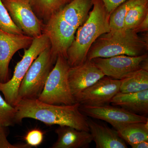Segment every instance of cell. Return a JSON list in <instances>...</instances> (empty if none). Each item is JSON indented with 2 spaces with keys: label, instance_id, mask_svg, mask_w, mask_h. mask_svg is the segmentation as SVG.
Returning a JSON list of instances; mask_svg holds the SVG:
<instances>
[{
  "label": "cell",
  "instance_id": "obj_1",
  "mask_svg": "<svg viewBox=\"0 0 148 148\" xmlns=\"http://www.w3.org/2000/svg\"><path fill=\"white\" fill-rule=\"evenodd\" d=\"M92 6V0H73L43 24L42 34L49 39L55 63L59 56L67 59L77 30L87 19Z\"/></svg>",
  "mask_w": 148,
  "mask_h": 148
},
{
  "label": "cell",
  "instance_id": "obj_2",
  "mask_svg": "<svg viewBox=\"0 0 148 148\" xmlns=\"http://www.w3.org/2000/svg\"><path fill=\"white\" fill-rule=\"evenodd\" d=\"M80 106L77 102L71 105H53L38 99H22L14 106L17 110L16 123L24 119L31 118L47 125H67L89 132L87 118L80 110Z\"/></svg>",
  "mask_w": 148,
  "mask_h": 148
},
{
  "label": "cell",
  "instance_id": "obj_3",
  "mask_svg": "<svg viewBox=\"0 0 148 148\" xmlns=\"http://www.w3.org/2000/svg\"><path fill=\"white\" fill-rule=\"evenodd\" d=\"M110 16L101 0H92V10L87 19L77 30L67 51V59L70 67L86 61L88 53L94 42L110 31Z\"/></svg>",
  "mask_w": 148,
  "mask_h": 148
},
{
  "label": "cell",
  "instance_id": "obj_4",
  "mask_svg": "<svg viewBox=\"0 0 148 148\" xmlns=\"http://www.w3.org/2000/svg\"><path fill=\"white\" fill-rule=\"evenodd\" d=\"M148 49L147 36H140L135 29L123 28L100 36L89 49L87 59L121 55L138 56L147 53Z\"/></svg>",
  "mask_w": 148,
  "mask_h": 148
},
{
  "label": "cell",
  "instance_id": "obj_5",
  "mask_svg": "<svg viewBox=\"0 0 148 148\" xmlns=\"http://www.w3.org/2000/svg\"><path fill=\"white\" fill-rule=\"evenodd\" d=\"M70 67L66 58L61 56H58L38 98L40 101L53 105H71L76 103L68 80Z\"/></svg>",
  "mask_w": 148,
  "mask_h": 148
},
{
  "label": "cell",
  "instance_id": "obj_6",
  "mask_svg": "<svg viewBox=\"0 0 148 148\" xmlns=\"http://www.w3.org/2000/svg\"><path fill=\"white\" fill-rule=\"evenodd\" d=\"M55 63L50 45L38 56L27 71L18 88L17 101L38 98Z\"/></svg>",
  "mask_w": 148,
  "mask_h": 148
},
{
  "label": "cell",
  "instance_id": "obj_7",
  "mask_svg": "<svg viewBox=\"0 0 148 148\" xmlns=\"http://www.w3.org/2000/svg\"><path fill=\"white\" fill-rule=\"evenodd\" d=\"M50 45L49 39L45 34L34 38L31 46L24 49V55L15 66L11 78L7 82H0V92L12 106L14 107L17 103L19 86L29 68L38 56Z\"/></svg>",
  "mask_w": 148,
  "mask_h": 148
},
{
  "label": "cell",
  "instance_id": "obj_8",
  "mask_svg": "<svg viewBox=\"0 0 148 148\" xmlns=\"http://www.w3.org/2000/svg\"><path fill=\"white\" fill-rule=\"evenodd\" d=\"M148 54L138 56L121 55L90 60L106 76L121 80L141 69L148 70Z\"/></svg>",
  "mask_w": 148,
  "mask_h": 148
},
{
  "label": "cell",
  "instance_id": "obj_9",
  "mask_svg": "<svg viewBox=\"0 0 148 148\" xmlns=\"http://www.w3.org/2000/svg\"><path fill=\"white\" fill-rule=\"evenodd\" d=\"M14 24L24 34L36 38L42 34L43 23L26 0H2Z\"/></svg>",
  "mask_w": 148,
  "mask_h": 148
},
{
  "label": "cell",
  "instance_id": "obj_10",
  "mask_svg": "<svg viewBox=\"0 0 148 148\" xmlns=\"http://www.w3.org/2000/svg\"><path fill=\"white\" fill-rule=\"evenodd\" d=\"M79 110L86 116L102 120L116 129L122 125L136 122H147V116L132 113L116 106H90L80 105Z\"/></svg>",
  "mask_w": 148,
  "mask_h": 148
},
{
  "label": "cell",
  "instance_id": "obj_11",
  "mask_svg": "<svg viewBox=\"0 0 148 148\" xmlns=\"http://www.w3.org/2000/svg\"><path fill=\"white\" fill-rule=\"evenodd\" d=\"M120 80L104 76L75 96L80 105L101 106L109 105L112 98L119 92Z\"/></svg>",
  "mask_w": 148,
  "mask_h": 148
},
{
  "label": "cell",
  "instance_id": "obj_12",
  "mask_svg": "<svg viewBox=\"0 0 148 148\" xmlns=\"http://www.w3.org/2000/svg\"><path fill=\"white\" fill-rule=\"evenodd\" d=\"M34 38L25 34H14L0 29V82L10 79L9 65L12 58L20 49L28 48Z\"/></svg>",
  "mask_w": 148,
  "mask_h": 148
},
{
  "label": "cell",
  "instance_id": "obj_13",
  "mask_svg": "<svg viewBox=\"0 0 148 148\" xmlns=\"http://www.w3.org/2000/svg\"><path fill=\"white\" fill-rule=\"evenodd\" d=\"M105 76L101 69L91 61L86 60L82 64L70 67L68 80L74 98L77 95Z\"/></svg>",
  "mask_w": 148,
  "mask_h": 148
},
{
  "label": "cell",
  "instance_id": "obj_14",
  "mask_svg": "<svg viewBox=\"0 0 148 148\" xmlns=\"http://www.w3.org/2000/svg\"><path fill=\"white\" fill-rule=\"evenodd\" d=\"M55 132L57 139L52 148H88L93 141L90 132L67 125L59 126Z\"/></svg>",
  "mask_w": 148,
  "mask_h": 148
},
{
  "label": "cell",
  "instance_id": "obj_15",
  "mask_svg": "<svg viewBox=\"0 0 148 148\" xmlns=\"http://www.w3.org/2000/svg\"><path fill=\"white\" fill-rule=\"evenodd\" d=\"M89 132L92 135L96 148H127L126 143L116 130L111 129L92 119H87Z\"/></svg>",
  "mask_w": 148,
  "mask_h": 148
},
{
  "label": "cell",
  "instance_id": "obj_16",
  "mask_svg": "<svg viewBox=\"0 0 148 148\" xmlns=\"http://www.w3.org/2000/svg\"><path fill=\"white\" fill-rule=\"evenodd\" d=\"M118 106L136 114L147 116L148 114V89L134 92H119L111 101Z\"/></svg>",
  "mask_w": 148,
  "mask_h": 148
},
{
  "label": "cell",
  "instance_id": "obj_17",
  "mask_svg": "<svg viewBox=\"0 0 148 148\" xmlns=\"http://www.w3.org/2000/svg\"><path fill=\"white\" fill-rule=\"evenodd\" d=\"M34 12L44 24L54 14L73 0H26Z\"/></svg>",
  "mask_w": 148,
  "mask_h": 148
},
{
  "label": "cell",
  "instance_id": "obj_18",
  "mask_svg": "<svg viewBox=\"0 0 148 148\" xmlns=\"http://www.w3.org/2000/svg\"><path fill=\"white\" fill-rule=\"evenodd\" d=\"M115 130L120 137L130 146L148 140V121L129 123Z\"/></svg>",
  "mask_w": 148,
  "mask_h": 148
},
{
  "label": "cell",
  "instance_id": "obj_19",
  "mask_svg": "<svg viewBox=\"0 0 148 148\" xmlns=\"http://www.w3.org/2000/svg\"><path fill=\"white\" fill-rule=\"evenodd\" d=\"M148 89V70L141 69L120 80L119 92H134Z\"/></svg>",
  "mask_w": 148,
  "mask_h": 148
},
{
  "label": "cell",
  "instance_id": "obj_20",
  "mask_svg": "<svg viewBox=\"0 0 148 148\" xmlns=\"http://www.w3.org/2000/svg\"><path fill=\"white\" fill-rule=\"evenodd\" d=\"M147 14L148 0H138L126 14L123 28L136 29Z\"/></svg>",
  "mask_w": 148,
  "mask_h": 148
},
{
  "label": "cell",
  "instance_id": "obj_21",
  "mask_svg": "<svg viewBox=\"0 0 148 148\" xmlns=\"http://www.w3.org/2000/svg\"><path fill=\"white\" fill-rule=\"evenodd\" d=\"M138 0H126L110 14L109 24L110 31L124 28L125 18L130 8Z\"/></svg>",
  "mask_w": 148,
  "mask_h": 148
},
{
  "label": "cell",
  "instance_id": "obj_22",
  "mask_svg": "<svg viewBox=\"0 0 148 148\" xmlns=\"http://www.w3.org/2000/svg\"><path fill=\"white\" fill-rule=\"evenodd\" d=\"M17 110L0 94V127H8L16 123Z\"/></svg>",
  "mask_w": 148,
  "mask_h": 148
},
{
  "label": "cell",
  "instance_id": "obj_23",
  "mask_svg": "<svg viewBox=\"0 0 148 148\" xmlns=\"http://www.w3.org/2000/svg\"><path fill=\"white\" fill-rule=\"evenodd\" d=\"M0 29L10 34H24L14 23L2 0H0Z\"/></svg>",
  "mask_w": 148,
  "mask_h": 148
},
{
  "label": "cell",
  "instance_id": "obj_24",
  "mask_svg": "<svg viewBox=\"0 0 148 148\" xmlns=\"http://www.w3.org/2000/svg\"><path fill=\"white\" fill-rule=\"evenodd\" d=\"M44 135L42 130L34 129L27 132L24 139L26 144L32 147H37L40 145L43 141Z\"/></svg>",
  "mask_w": 148,
  "mask_h": 148
},
{
  "label": "cell",
  "instance_id": "obj_25",
  "mask_svg": "<svg viewBox=\"0 0 148 148\" xmlns=\"http://www.w3.org/2000/svg\"><path fill=\"white\" fill-rule=\"evenodd\" d=\"M8 127H0V148H31L27 144H11L8 140Z\"/></svg>",
  "mask_w": 148,
  "mask_h": 148
},
{
  "label": "cell",
  "instance_id": "obj_26",
  "mask_svg": "<svg viewBox=\"0 0 148 148\" xmlns=\"http://www.w3.org/2000/svg\"><path fill=\"white\" fill-rule=\"evenodd\" d=\"M109 14L126 0H101Z\"/></svg>",
  "mask_w": 148,
  "mask_h": 148
},
{
  "label": "cell",
  "instance_id": "obj_27",
  "mask_svg": "<svg viewBox=\"0 0 148 148\" xmlns=\"http://www.w3.org/2000/svg\"><path fill=\"white\" fill-rule=\"evenodd\" d=\"M138 33L140 32H146L148 31V14L145 17L144 19L141 21L137 28L135 29Z\"/></svg>",
  "mask_w": 148,
  "mask_h": 148
},
{
  "label": "cell",
  "instance_id": "obj_28",
  "mask_svg": "<svg viewBox=\"0 0 148 148\" xmlns=\"http://www.w3.org/2000/svg\"><path fill=\"white\" fill-rule=\"evenodd\" d=\"M132 148H148V140L142 141L131 146Z\"/></svg>",
  "mask_w": 148,
  "mask_h": 148
}]
</instances>
